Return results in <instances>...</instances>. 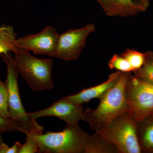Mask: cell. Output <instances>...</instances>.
Wrapping results in <instances>:
<instances>
[{"label":"cell","mask_w":153,"mask_h":153,"mask_svg":"<svg viewBox=\"0 0 153 153\" xmlns=\"http://www.w3.org/2000/svg\"><path fill=\"white\" fill-rule=\"evenodd\" d=\"M130 73L121 72L117 82L100 99L95 109L83 111L82 120L95 131L128 111L126 88Z\"/></svg>","instance_id":"obj_1"},{"label":"cell","mask_w":153,"mask_h":153,"mask_svg":"<svg viewBox=\"0 0 153 153\" xmlns=\"http://www.w3.org/2000/svg\"><path fill=\"white\" fill-rule=\"evenodd\" d=\"M13 60L19 74L34 91L49 90L54 87L52 71L53 61L32 56L30 51L16 48Z\"/></svg>","instance_id":"obj_2"},{"label":"cell","mask_w":153,"mask_h":153,"mask_svg":"<svg viewBox=\"0 0 153 153\" xmlns=\"http://www.w3.org/2000/svg\"><path fill=\"white\" fill-rule=\"evenodd\" d=\"M95 132L111 143L119 153H140L141 147L137 131V122L129 111Z\"/></svg>","instance_id":"obj_3"},{"label":"cell","mask_w":153,"mask_h":153,"mask_svg":"<svg viewBox=\"0 0 153 153\" xmlns=\"http://www.w3.org/2000/svg\"><path fill=\"white\" fill-rule=\"evenodd\" d=\"M89 136L79 125L66 124L62 131L38 135L39 152L85 153Z\"/></svg>","instance_id":"obj_4"},{"label":"cell","mask_w":153,"mask_h":153,"mask_svg":"<svg viewBox=\"0 0 153 153\" xmlns=\"http://www.w3.org/2000/svg\"><path fill=\"white\" fill-rule=\"evenodd\" d=\"M7 66V75L5 85L8 94V105L10 117L21 124L28 133L36 120L32 119L22 105L18 85L19 73L15 66L11 52L0 55Z\"/></svg>","instance_id":"obj_5"},{"label":"cell","mask_w":153,"mask_h":153,"mask_svg":"<svg viewBox=\"0 0 153 153\" xmlns=\"http://www.w3.org/2000/svg\"><path fill=\"white\" fill-rule=\"evenodd\" d=\"M128 111L137 122L153 113V84L130 73L126 88Z\"/></svg>","instance_id":"obj_6"},{"label":"cell","mask_w":153,"mask_h":153,"mask_svg":"<svg viewBox=\"0 0 153 153\" xmlns=\"http://www.w3.org/2000/svg\"><path fill=\"white\" fill-rule=\"evenodd\" d=\"M95 30L94 25L71 29L59 35L54 57L65 61L78 59L85 47L88 37Z\"/></svg>","instance_id":"obj_7"},{"label":"cell","mask_w":153,"mask_h":153,"mask_svg":"<svg viewBox=\"0 0 153 153\" xmlns=\"http://www.w3.org/2000/svg\"><path fill=\"white\" fill-rule=\"evenodd\" d=\"M59 34L52 26H47L36 34L28 35L17 38L16 48L25 49L36 55H45L54 57Z\"/></svg>","instance_id":"obj_8"},{"label":"cell","mask_w":153,"mask_h":153,"mask_svg":"<svg viewBox=\"0 0 153 153\" xmlns=\"http://www.w3.org/2000/svg\"><path fill=\"white\" fill-rule=\"evenodd\" d=\"M83 112L82 105L72 103L64 97L47 108L28 113V114L32 119L36 120L45 117H54L60 119L68 125L77 126L79 121L82 120Z\"/></svg>","instance_id":"obj_9"},{"label":"cell","mask_w":153,"mask_h":153,"mask_svg":"<svg viewBox=\"0 0 153 153\" xmlns=\"http://www.w3.org/2000/svg\"><path fill=\"white\" fill-rule=\"evenodd\" d=\"M107 16L130 17L146 11L137 0H97Z\"/></svg>","instance_id":"obj_10"},{"label":"cell","mask_w":153,"mask_h":153,"mask_svg":"<svg viewBox=\"0 0 153 153\" xmlns=\"http://www.w3.org/2000/svg\"><path fill=\"white\" fill-rule=\"evenodd\" d=\"M121 72L117 71L111 74L105 82L89 88L82 89L79 93L65 97L66 99L72 103L82 105L93 99H100L117 82Z\"/></svg>","instance_id":"obj_11"},{"label":"cell","mask_w":153,"mask_h":153,"mask_svg":"<svg viewBox=\"0 0 153 153\" xmlns=\"http://www.w3.org/2000/svg\"><path fill=\"white\" fill-rule=\"evenodd\" d=\"M116 147L95 132L89 135L85 153H117Z\"/></svg>","instance_id":"obj_12"},{"label":"cell","mask_w":153,"mask_h":153,"mask_svg":"<svg viewBox=\"0 0 153 153\" xmlns=\"http://www.w3.org/2000/svg\"><path fill=\"white\" fill-rule=\"evenodd\" d=\"M17 35L14 28L10 25L0 26V55L15 52V43Z\"/></svg>","instance_id":"obj_13"},{"label":"cell","mask_w":153,"mask_h":153,"mask_svg":"<svg viewBox=\"0 0 153 153\" xmlns=\"http://www.w3.org/2000/svg\"><path fill=\"white\" fill-rule=\"evenodd\" d=\"M43 127L36 122L26 134L27 137L25 143L22 145L20 143L18 153L39 152L37 136L43 134Z\"/></svg>","instance_id":"obj_14"},{"label":"cell","mask_w":153,"mask_h":153,"mask_svg":"<svg viewBox=\"0 0 153 153\" xmlns=\"http://www.w3.org/2000/svg\"><path fill=\"white\" fill-rule=\"evenodd\" d=\"M146 55L142 67L133 72L137 78L153 84V52H146Z\"/></svg>","instance_id":"obj_15"},{"label":"cell","mask_w":153,"mask_h":153,"mask_svg":"<svg viewBox=\"0 0 153 153\" xmlns=\"http://www.w3.org/2000/svg\"><path fill=\"white\" fill-rule=\"evenodd\" d=\"M121 55L129 62L134 71L141 68L146 60V53H143L134 49H127Z\"/></svg>","instance_id":"obj_16"},{"label":"cell","mask_w":153,"mask_h":153,"mask_svg":"<svg viewBox=\"0 0 153 153\" xmlns=\"http://www.w3.org/2000/svg\"><path fill=\"white\" fill-rule=\"evenodd\" d=\"M108 67L110 69H116L124 73H130L134 70L129 62L122 55L114 54L108 62Z\"/></svg>","instance_id":"obj_17"},{"label":"cell","mask_w":153,"mask_h":153,"mask_svg":"<svg viewBox=\"0 0 153 153\" xmlns=\"http://www.w3.org/2000/svg\"><path fill=\"white\" fill-rule=\"evenodd\" d=\"M22 132L26 134L28 132L25 128L16 121L0 116V132Z\"/></svg>","instance_id":"obj_18"},{"label":"cell","mask_w":153,"mask_h":153,"mask_svg":"<svg viewBox=\"0 0 153 153\" xmlns=\"http://www.w3.org/2000/svg\"><path fill=\"white\" fill-rule=\"evenodd\" d=\"M0 116L10 118L8 105V94L4 83L0 80Z\"/></svg>","instance_id":"obj_19"},{"label":"cell","mask_w":153,"mask_h":153,"mask_svg":"<svg viewBox=\"0 0 153 153\" xmlns=\"http://www.w3.org/2000/svg\"><path fill=\"white\" fill-rule=\"evenodd\" d=\"M141 140L145 147L153 150V121L147 124L143 130Z\"/></svg>","instance_id":"obj_20"},{"label":"cell","mask_w":153,"mask_h":153,"mask_svg":"<svg viewBox=\"0 0 153 153\" xmlns=\"http://www.w3.org/2000/svg\"><path fill=\"white\" fill-rule=\"evenodd\" d=\"M20 143L17 142L13 146L9 147L8 145L1 142L0 144V153H18Z\"/></svg>","instance_id":"obj_21"},{"label":"cell","mask_w":153,"mask_h":153,"mask_svg":"<svg viewBox=\"0 0 153 153\" xmlns=\"http://www.w3.org/2000/svg\"><path fill=\"white\" fill-rule=\"evenodd\" d=\"M138 3L141 5L143 8L145 9V10H147V9L149 7V0H137Z\"/></svg>","instance_id":"obj_22"},{"label":"cell","mask_w":153,"mask_h":153,"mask_svg":"<svg viewBox=\"0 0 153 153\" xmlns=\"http://www.w3.org/2000/svg\"><path fill=\"white\" fill-rule=\"evenodd\" d=\"M1 137L0 136V144H1Z\"/></svg>","instance_id":"obj_23"}]
</instances>
